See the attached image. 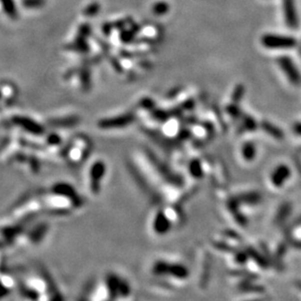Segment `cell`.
I'll list each match as a JSON object with an SVG mask.
<instances>
[{"label":"cell","instance_id":"6da1fadb","mask_svg":"<svg viewBox=\"0 0 301 301\" xmlns=\"http://www.w3.org/2000/svg\"><path fill=\"white\" fill-rule=\"evenodd\" d=\"M107 175V166L102 159H96L92 162L86 174V185L88 192L92 196L100 195Z\"/></svg>","mask_w":301,"mask_h":301},{"label":"cell","instance_id":"7a4b0ae2","mask_svg":"<svg viewBox=\"0 0 301 301\" xmlns=\"http://www.w3.org/2000/svg\"><path fill=\"white\" fill-rule=\"evenodd\" d=\"M90 141L86 137H75V139L68 145L66 150L67 162L72 165H78L86 159L89 152Z\"/></svg>","mask_w":301,"mask_h":301},{"label":"cell","instance_id":"3957f363","mask_svg":"<svg viewBox=\"0 0 301 301\" xmlns=\"http://www.w3.org/2000/svg\"><path fill=\"white\" fill-rule=\"evenodd\" d=\"M261 44L268 49H291L297 46L298 41L292 36L267 33L261 37Z\"/></svg>","mask_w":301,"mask_h":301},{"label":"cell","instance_id":"277c9868","mask_svg":"<svg viewBox=\"0 0 301 301\" xmlns=\"http://www.w3.org/2000/svg\"><path fill=\"white\" fill-rule=\"evenodd\" d=\"M277 61H278L279 65H280L282 70L286 74V76L290 79V81L293 84H296V85L301 84V73H300V71L297 68L296 64L294 63V61L292 60V59L290 57L282 56L280 58H278Z\"/></svg>","mask_w":301,"mask_h":301},{"label":"cell","instance_id":"5b68a950","mask_svg":"<svg viewBox=\"0 0 301 301\" xmlns=\"http://www.w3.org/2000/svg\"><path fill=\"white\" fill-rule=\"evenodd\" d=\"M282 1H283V11H284V18L286 24L293 29H297L300 25V19H299L295 0H282Z\"/></svg>","mask_w":301,"mask_h":301},{"label":"cell","instance_id":"8992f818","mask_svg":"<svg viewBox=\"0 0 301 301\" xmlns=\"http://www.w3.org/2000/svg\"><path fill=\"white\" fill-rule=\"evenodd\" d=\"M170 9V6L167 2H164V1H160V2H157L154 6H153V13L156 14V15H165Z\"/></svg>","mask_w":301,"mask_h":301},{"label":"cell","instance_id":"52a82bcc","mask_svg":"<svg viewBox=\"0 0 301 301\" xmlns=\"http://www.w3.org/2000/svg\"><path fill=\"white\" fill-rule=\"evenodd\" d=\"M2 2V5L5 9V11L10 15V16H14L16 11H15V7L13 5V2L12 0H1Z\"/></svg>","mask_w":301,"mask_h":301},{"label":"cell","instance_id":"ba28073f","mask_svg":"<svg viewBox=\"0 0 301 301\" xmlns=\"http://www.w3.org/2000/svg\"><path fill=\"white\" fill-rule=\"evenodd\" d=\"M43 3V0H24V4L27 7H38Z\"/></svg>","mask_w":301,"mask_h":301}]
</instances>
